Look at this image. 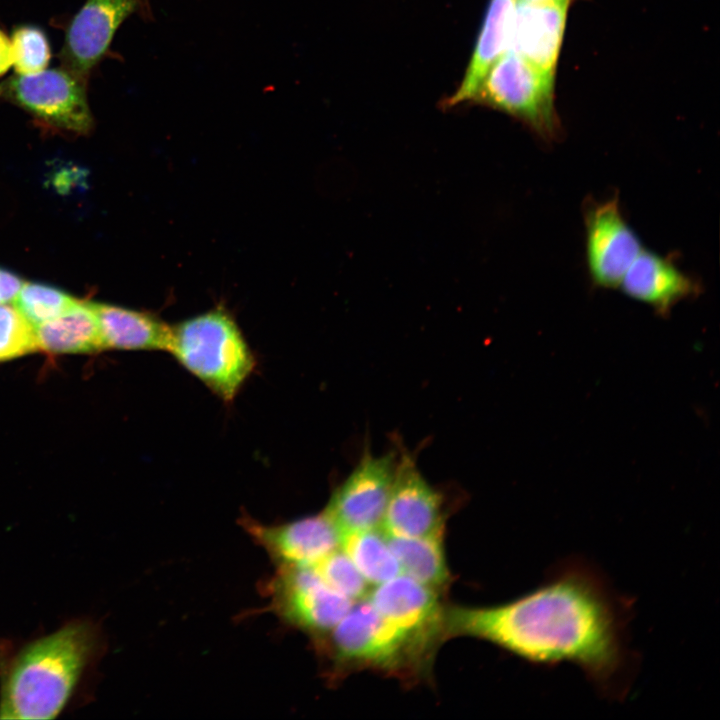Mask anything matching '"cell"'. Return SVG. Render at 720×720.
I'll use <instances>...</instances> for the list:
<instances>
[{"mask_svg": "<svg viewBox=\"0 0 720 720\" xmlns=\"http://www.w3.org/2000/svg\"><path fill=\"white\" fill-rule=\"evenodd\" d=\"M631 600L582 560L555 567L544 582L510 602L444 610V639L486 640L530 664L578 667L600 693L625 695L633 656L627 628Z\"/></svg>", "mask_w": 720, "mask_h": 720, "instance_id": "1", "label": "cell"}, {"mask_svg": "<svg viewBox=\"0 0 720 720\" xmlns=\"http://www.w3.org/2000/svg\"><path fill=\"white\" fill-rule=\"evenodd\" d=\"M100 626L73 619L24 643L0 641V719H54L72 705L103 654Z\"/></svg>", "mask_w": 720, "mask_h": 720, "instance_id": "2", "label": "cell"}, {"mask_svg": "<svg viewBox=\"0 0 720 720\" xmlns=\"http://www.w3.org/2000/svg\"><path fill=\"white\" fill-rule=\"evenodd\" d=\"M168 352L225 402L236 397L255 367L240 328L221 308L172 326Z\"/></svg>", "mask_w": 720, "mask_h": 720, "instance_id": "3", "label": "cell"}, {"mask_svg": "<svg viewBox=\"0 0 720 720\" xmlns=\"http://www.w3.org/2000/svg\"><path fill=\"white\" fill-rule=\"evenodd\" d=\"M336 662L400 672L422 666L429 650L358 600L329 633Z\"/></svg>", "mask_w": 720, "mask_h": 720, "instance_id": "4", "label": "cell"}, {"mask_svg": "<svg viewBox=\"0 0 720 720\" xmlns=\"http://www.w3.org/2000/svg\"><path fill=\"white\" fill-rule=\"evenodd\" d=\"M472 101L518 118L545 139L558 136L554 76L513 51L492 65Z\"/></svg>", "mask_w": 720, "mask_h": 720, "instance_id": "5", "label": "cell"}, {"mask_svg": "<svg viewBox=\"0 0 720 720\" xmlns=\"http://www.w3.org/2000/svg\"><path fill=\"white\" fill-rule=\"evenodd\" d=\"M86 78L61 66L0 82V99L14 104L49 127L87 134L93 126Z\"/></svg>", "mask_w": 720, "mask_h": 720, "instance_id": "6", "label": "cell"}, {"mask_svg": "<svg viewBox=\"0 0 720 720\" xmlns=\"http://www.w3.org/2000/svg\"><path fill=\"white\" fill-rule=\"evenodd\" d=\"M268 592L279 618L314 637L329 634L354 604L331 589L314 567L277 568Z\"/></svg>", "mask_w": 720, "mask_h": 720, "instance_id": "7", "label": "cell"}, {"mask_svg": "<svg viewBox=\"0 0 720 720\" xmlns=\"http://www.w3.org/2000/svg\"><path fill=\"white\" fill-rule=\"evenodd\" d=\"M398 455L395 450L374 455L365 448L357 465L334 490L324 510L341 536L381 527Z\"/></svg>", "mask_w": 720, "mask_h": 720, "instance_id": "8", "label": "cell"}, {"mask_svg": "<svg viewBox=\"0 0 720 720\" xmlns=\"http://www.w3.org/2000/svg\"><path fill=\"white\" fill-rule=\"evenodd\" d=\"M446 513L442 494L419 470L415 458L402 449L381 524L387 536H443Z\"/></svg>", "mask_w": 720, "mask_h": 720, "instance_id": "9", "label": "cell"}, {"mask_svg": "<svg viewBox=\"0 0 720 720\" xmlns=\"http://www.w3.org/2000/svg\"><path fill=\"white\" fill-rule=\"evenodd\" d=\"M585 256L592 283L618 288L643 250L640 238L625 220L618 198L593 203L585 210Z\"/></svg>", "mask_w": 720, "mask_h": 720, "instance_id": "10", "label": "cell"}, {"mask_svg": "<svg viewBox=\"0 0 720 720\" xmlns=\"http://www.w3.org/2000/svg\"><path fill=\"white\" fill-rule=\"evenodd\" d=\"M241 522L277 568L313 567L341 544L340 531L325 510L281 524H263L249 517Z\"/></svg>", "mask_w": 720, "mask_h": 720, "instance_id": "11", "label": "cell"}, {"mask_svg": "<svg viewBox=\"0 0 720 720\" xmlns=\"http://www.w3.org/2000/svg\"><path fill=\"white\" fill-rule=\"evenodd\" d=\"M141 7V0H86L65 31L62 66L86 78L108 52L121 24Z\"/></svg>", "mask_w": 720, "mask_h": 720, "instance_id": "12", "label": "cell"}, {"mask_svg": "<svg viewBox=\"0 0 720 720\" xmlns=\"http://www.w3.org/2000/svg\"><path fill=\"white\" fill-rule=\"evenodd\" d=\"M438 592L407 575L378 584L369 594L376 611L429 650L443 633L444 609Z\"/></svg>", "mask_w": 720, "mask_h": 720, "instance_id": "13", "label": "cell"}, {"mask_svg": "<svg viewBox=\"0 0 720 720\" xmlns=\"http://www.w3.org/2000/svg\"><path fill=\"white\" fill-rule=\"evenodd\" d=\"M570 3H517L512 19L508 51L555 75Z\"/></svg>", "mask_w": 720, "mask_h": 720, "instance_id": "14", "label": "cell"}, {"mask_svg": "<svg viewBox=\"0 0 720 720\" xmlns=\"http://www.w3.org/2000/svg\"><path fill=\"white\" fill-rule=\"evenodd\" d=\"M618 288L662 315L699 290L696 281L671 258L644 248L624 274Z\"/></svg>", "mask_w": 720, "mask_h": 720, "instance_id": "15", "label": "cell"}, {"mask_svg": "<svg viewBox=\"0 0 720 720\" xmlns=\"http://www.w3.org/2000/svg\"><path fill=\"white\" fill-rule=\"evenodd\" d=\"M90 303L104 349L168 352L172 326L146 312L106 303Z\"/></svg>", "mask_w": 720, "mask_h": 720, "instance_id": "16", "label": "cell"}, {"mask_svg": "<svg viewBox=\"0 0 720 720\" xmlns=\"http://www.w3.org/2000/svg\"><path fill=\"white\" fill-rule=\"evenodd\" d=\"M516 5V0H490L464 78L446 100L447 107L472 101L492 65L508 51Z\"/></svg>", "mask_w": 720, "mask_h": 720, "instance_id": "17", "label": "cell"}, {"mask_svg": "<svg viewBox=\"0 0 720 720\" xmlns=\"http://www.w3.org/2000/svg\"><path fill=\"white\" fill-rule=\"evenodd\" d=\"M38 349L53 354L94 353L104 349L90 302H77L61 315L35 326Z\"/></svg>", "mask_w": 720, "mask_h": 720, "instance_id": "18", "label": "cell"}, {"mask_svg": "<svg viewBox=\"0 0 720 720\" xmlns=\"http://www.w3.org/2000/svg\"><path fill=\"white\" fill-rule=\"evenodd\" d=\"M386 536L401 571L419 583L440 592L450 582V573L443 550L442 536Z\"/></svg>", "mask_w": 720, "mask_h": 720, "instance_id": "19", "label": "cell"}, {"mask_svg": "<svg viewBox=\"0 0 720 720\" xmlns=\"http://www.w3.org/2000/svg\"><path fill=\"white\" fill-rule=\"evenodd\" d=\"M340 548L369 584H381L401 572L385 533L380 528L344 534L341 536Z\"/></svg>", "mask_w": 720, "mask_h": 720, "instance_id": "20", "label": "cell"}, {"mask_svg": "<svg viewBox=\"0 0 720 720\" xmlns=\"http://www.w3.org/2000/svg\"><path fill=\"white\" fill-rule=\"evenodd\" d=\"M77 300L64 291L48 285L23 283L13 302L35 327L61 315Z\"/></svg>", "mask_w": 720, "mask_h": 720, "instance_id": "21", "label": "cell"}, {"mask_svg": "<svg viewBox=\"0 0 720 720\" xmlns=\"http://www.w3.org/2000/svg\"><path fill=\"white\" fill-rule=\"evenodd\" d=\"M10 40L17 74H35L46 69L51 47L44 30L36 25H19L13 29Z\"/></svg>", "mask_w": 720, "mask_h": 720, "instance_id": "22", "label": "cell"}, {"mask_svg": "<svg viewBox=\"0 0 720 720\" xmlns=\"http://www.w3.org/2000/svg\"><path fill=\"white\" fill-rule=\"evenodd\" d=\"M313 567L331 589L352 601L361 600L368 594L369 583L341 548Z\"/></svg>", "mask_w": 720, "mask_h": 720, "instance_id": "23", "label": "cell"}, {"mask_svg": "<svg viewBox=\"0 0 720 720\" xmlns=\"http://www.w3.org/2000/svg\"><path fill=\"white\" fill-rule=\"evenodd\" d=\"M37 350L34 325L15 306L0 303V362Z\"/></svg>", "mask_w": 720, "mask_h": 720, "instance_id": "24", "label": "cell"}, {"mask_svg": "<svg viewBox=\"0 0 720 720\" xmlns=\"http://www.w3.org/2000/svg\"><path fill=\"white\" fill-rule=\"evenodd\" d=\"M23 281L16 275L0 269V302L13 301L20 291Z\"/></svg>", "mask_w": 720, "mask_h": 720, "instance_id": "25", "label": "cell"}, {"mask_svg": "<svg viewBox=\"0 0 720 720\" xmlns=\"http://www.w3.org/2000/svg\"><path fill=\"white\" fill-rule=\"evenodd\" d=\"M13 66V51L10 38L0 28V76Z\"/></svg>", "mask_w": 720, "mask_h": 720, "instance_id": "26", "label": "cell"}, {"mask_svg": "<svg viewBox=\"0 0 720 720\" xmlns=\"http://www.w3.org/2000/svg\"><path fill=\"white\" fill-rule=\"evenodd\" d=\"M517 3L523 4H556V3H570L571 0H516Z\"/></svg>", "mask_w": 720, "mask_h": 720, "instance_id": "27", "label": "cell"}]
</instances>
